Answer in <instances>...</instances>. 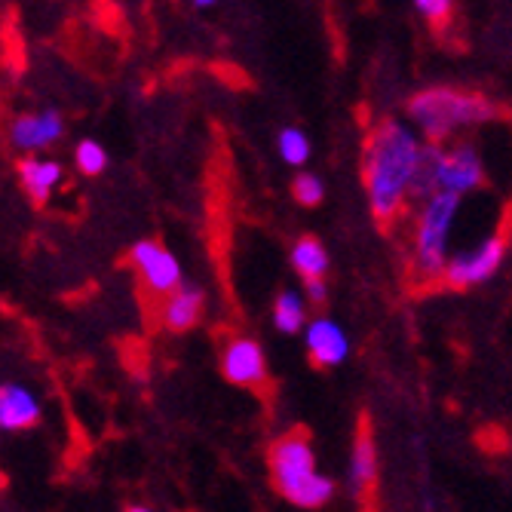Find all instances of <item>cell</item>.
<instances>
[{"label":"cell","instance_id":"7","mask_svg":"<svg viewBox=\"0 0 512 512\" xmlns=\"http://www.w3.org/2000/svg\"><path fill=\"white\" fill-rule=\"evenodd\" d=\"M7 138L16 154H46L65 138V117L56 108L25 111L13 117Z\"/></svg>","mask_w":512,"mask_h":512},{"label":"cell","instance_id":"11","mask_svg":"<svg viewBox=\"0 0 512 512\" xmlns=\"http://www.w3.org/2000/svg\"><path fill=\"white\" fill-rule=\"evenodd\" d=\"M40 417H43L40 396L28 384H16V381L0 384V430L25 433L40 424Z\"/></svg>","mask_w":512,"mask_h":512},{"label":"cell","instance_id":"23","mask_svg":"<svg viewBox=\"0 0 512 512\" xmlns=\"http://www.w3.org/2000/svg\"><path fill=\"white\" fill-rule=\"evenodd\" d=\"M0 433H4V430H0Z\"/></svg>","mask_w":512,"mask_h":512},{"label":"cell","instance_id":"5","mask_svg":"<svg viewBox=\"0 0 512 512\" xmlns=\"http://www.w3.org/2000/svg\"><path fill=\"white\" fill-rule=\"evenodd\" d=\"M460 209V194L439 191L421 203L414 230V273L421 279H442L448 267V237Z\"/></svg>","mask_w":512,"mask_h":512},{"label":"cell","instance_id":"2","mask_svg":"<svg viewBox=\"0 0 512 512\" xmlns=\"http://www.w3.org/2000/svg\"><path fill=\"white\" fill-rule=\"evenodd\" d=\"M408 117L427 142L442 145L457 129L497 120L500 108L491 99L479 96V92L454 89V86H430L408 102Z\"/></svg>","mask_w":512,"mask_h":512},{"label":"cell","instance_id":"19","mask_svg":"<svg viewBox=\"0 0 512 512\" xmlns=\"http://www.w3.org/2000/svg\"><path fill=\"white\" fill-rule=\"evenodd\" d=\"M292 194H295V200H298L301 206H319L325 191H322V181H319L316 175L301 172V175L295 178V184H292Z\"/></svg>","mask_w":512,"mask_h":512},{"label":"cell","instance_id":"14","mask_svg":"<svg viewBox=\"0 0 512 512\" xmlns=\"http://www.w3.org/2000/svg\"><path fill=\"white\" fill-rule=\"evenodd\" d=\"M375 482H378V451H375L368 421H362L356 442H353V454H350V491L365 500L371 488H375Z\"/></svg>","mask_w":512,"mask_h":512},{"label":"cell","instance_id":"22","mask_svg":"<svg viewBox=\"0 0 512 512\" xmlns=\"http://www.w3.org/2000/svg\"><path fill=\"white\" fill-rule=\"evenodd\" d=\"M194 4H197V7H212L215 0H194Z\"/></svg>","mask_w":512,"mask_h":512},{"label":"cell","instance_id":"21","mask_svg":"<svg viewBox=\"0 0 512 512\" xmlns=\"http://www.w3.org/2000/svg\"><path fill=\"white\" fill-rule=\"evenodd\" d=\"M304 295H307L310 304H325V298H329V286H325V276L304 279Z\"/></svg>","mask_w":512,"mask_h":512},{"label":"cell","instance_id":"9","mask_svg":"<svg viewBox=\"0 0 512 512\" xmlns=\"http://www.w3.org/2000/svg\"><path fill=\"white\" fill-rule=\"evenodd\" d=\"M221 371L230 384L237 387H261L267 381L264 350L252 338H234L221 350Z\"/></svg>","mask_w":512,"mask_h":512},{"label":"cell","instance_id":"12","mask_svg":"<svg viewBox=\"0 0 512 512\" xmlns=\"http://www.w3.org/2000/svg\"><path fill=\"white\" fill-rule=\"evenodd\" d=\"M304 344H307V353H310L313 365H319V368H335L350 356L347 332L341 329L338 322L325 319V316L304 325Z\"/></svg>","mask_w":512,"mask_h":512},{"label":"cell","instance_id":"16","mask_svg":"<svg viewBox=\"0 0 512 512\" xmlns=\"http://www.w3.org/2000/svg\"><path fill=\"white\" fill-rule=\"evenodd\" d=\"M292 267L301 279H313V276H325L329 273V252L316 237H301L292 246Z\"/></svg>","mask_w":512,"mask_h":512},{"label":"cell","instance_id":"4","mask_svg":"<svg viewBox=\"0 0 512 512\" xmlns=\"http://www.w3.org/2000/svg\"><path fill=\"white\" fill-rule=\"evenodd\" d=\"M482 184H485V163L476 148H470V145L442 148V145L430 142L424 151L421 172H417V181H414L411 200L424 203L427 197H433L439 191L467 197L470 191L482 188Z\"/></svg>","mask_w":512,"mask_h":512},{"label":"cell","instance_id":"18","mask_svg":"<svg viewBox=\"0 0 512 512\" xmlns=\"http://www.w3.org/2000/svg\"><path fill=\"white\" fill-rule=\"evenodd\" d=\"M276 148H279V157H283L289 166H304L310 160V138L301 129H295V126L279 132Z\"/></svg>","mask_w":512,"mask_h":512},{"label":"cell","instance_id":"17","mask_svg":"<svg viewBox=\"0 0 512 512\" xmlns=\"http://www.w3.org/2000/svg\"><path fill=\"white\" fill-rule=\"evenodd\" d=\"M74 166L80 175L96 178L108 169V151L96 142V138H80L74 145Z\"/></svg>","mask_w":512,"mask_h":512},{"label":"cell","instance_id":"3","mask_svg":"<svg viewBox=\"0 0 512 512\" xmlns=\"http://www.w3.org/2000/svg\"><path fill=\"white\" fill-rule=\"evenodd\" d=\"M270 473L273 485L292 506L316 509L335 497V482L316 470V454L301 433L276 439L270 448Z\"/></svg>","mask_w":512,"mask_h":512},{"label":"cell","instance_id":"6","mask_svg":"<svg viewBox=\"0 0 512 512\" xmlns=\"http://www.w3.org/2000/svg\"><path fill=\"white\" fill-rule=\"evenodd\" d=\"M129 264L154 298H166L169 292H175L184 283V270L181 261L175 258V252H169L163 243L157 240H138L129 249Z\"/></svg>","mask_w":512,"mask_h":512},{"label":"cell","instance_id":"8","mask_svg":"<svg viewBox=\"0 0 512 512\" xmlns=\"http://www.w3.org/2000/svg\"><path fill=\"white\" fill-rule=\"evenodd\" d=\"M503 255H506V240L500 234H494L485 243H479L473 252H460V255L448 258V267H445L442 279L451 289L479 286V283H485V279H491L500 270Z\"/></svg>","mask_w":512,"mask_h":512},{"label":"cell","instance_id":"1","mask_svg":"<svg viewBox=\"0 0 512 512\" xmlns=\"http://www.w3.org/2000/svg\"><path fill=\"white\" fill-rule=\"evenodd\" d=\"M424 135L405 123L387 120L365 142L362 181L371 215L378 221H393L414 194V181L424 163Z\"/></svg>","mask_w":512,"mask_h":512},{"label":"cell","instance_id":"15","mask_svg":"<svg viewBox=\"0 0 512 512\" xmlns=\"http://www.w3.org/2000/svg\"><path fill=\"white\" fill-rule=\"evenodd\" d=\"M273 325L283 335H295L307 325V295L289 289L279 292V298L273 301Z\"/></svg>","mask_w":512,"mask_h":512},{"label":"cell","instance_id":"20","mask_svg":"<svg viewBox=\"0 0 512 512\" xmlns=\"http://www.w3.org/2000/svg\"><path fill=\"white\" fill-rule=\"evenodd\" d=\"M417 13H421L427 22L433 25H445L451 19V10H454V0H414Z\"/></svg>","mask_w":512,"mask_h":512},{"label":"cell","instance_id":"10","mask_svg":"<svg viewBox=\"0 0 512 512\" xmlns=\"http://www.w3.org/2000/svg\"><path fill=\"white\" fill-rule=\"evenodd\" d=\"M19 184L34 206H46L65 184V166L43 154H25L19 160Z\"/></svg>","mask_w":512,"mask_h":512},{"label":"cell","instance_id":"13","mask_svg":"<svg viewBox=\"0 0 512 512\" xmlns=\"http://www.w3.org/2000/svg\"><path fill=\"white\" fill-rule=\"evenodd\" d=\"M206 310V295L194 286H178L175 292H169L160 304V325L172 335L191 332L194 325H200Z\"/></svg>","mask_w":512,"mask_h":512}]
</instances>
